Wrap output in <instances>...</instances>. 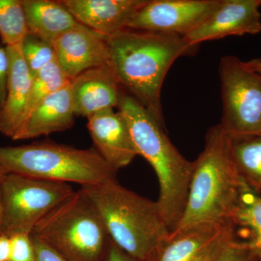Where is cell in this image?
<instances>
[{"label":"cell","mask_w":261,"mask_h":261,"mask_svg":"<svg viewBox=\"0 0 261 261\" xmlns=\"http://www.w3.org/2000/svg\"><path fill=\"white\" fill-rule=\"evenodd\" d=\"M57 59L33 76L25 118L38 105L70 82Z\"/></svg>","instance_id":"obj_22"},{"label":"cell","mask_w":261,"mask_h":261,"mask_svg":"<svg viewBox=\"0 0 261 261\" xmlns=\"http://www.w3.org/2000/svg\"><path fill=\"white\" fill-rule=\"evenodd\" d=\"M6 171L5 169H3V168L0 166V215H1V210H2V192H1V181L2 178L4 176L5 173H6Z\"/></svg>","instance_id":"obj_31"},{"label":"cell","mask_w":261,"mask_h":261,"mask_svg":"<svg viewBox=\"0 0 261 261\" xmlns=\"http://www.w3.org/2000/svg\"><path fill=\"white\" fill-rule=\"evenodd\" d=\"M118 109L126 120L139 155L148 161L157 175V202L172 232L185 211L195 162L184 158L168 138L165 127L123 91Z\"/></svg>","instance_id":"obj_3"},{"label":"cell","mask_w":261,"mask_h":261,"mask_svg":"<svg viewBox=\"0 0 261 261\" xmlns=\"http://www.w3.org/2000/svg\"><path fill=\"white\" fill-rule=\"evenodd\" d=\"M31 235L35 247V261H68L42 240Z\"/></svg>","instance_id":"obj_27"},{"label":"cell","mask_w":261,"mask_h":261,"mask_svg":"<svg viewBox=\"0 0 261 261\" xmlns=\"http://www.w3.org/2000/svg\"><path fill=\"white\" fill-rule=\"evenodd\" d=\"M219 75L223 102L220 126L231 137L261 135V75L233 56L221 58Z\"/></svg>","instance_id":"obj_8"},{"label":"cell","mask_w":261,"mask_h":261,"mask_svg":"<svg viewBox=\"0 0 261 261\" xmlns=\"http://www.w3.org/2000/svg\"><path fill=\"white\" fill-rule=\"evenodd\" d=\"M260 6L261 0H221L210 16L184 38L189 45L197 47L200 43L228 36L258 34Z\"/></svg>","instance_id":"obj_11"},{"label":"cell","mask_w":261,"mask_h":261,"mask_svg":"<svg viewBox=\"0 0 261 261\" xmlns=\"http://www.w3.org/2000/svg\"><path fill=\"white\" fill-rule=\"evenodd\" d=\"M5 47L10 69L6 99L0 112V132L15 140L25 121L33 75L24 59L21 46Z\"/></svg>","instance_id":"obj_16"},{"label":"cell","mask_w":261,"mask_h":261,"mask_svg":"<svg viewBox=\"0 0 261 261\" xmlns=\"http://www.w3.org/2000/svg\"><path fill=\"white\" fill-rule=\"evenodd\" d=\"M75 116L89 117L119 105L121 86L109 64L92 68L70 80Z\"/></svg>","instance_id":"obj_14"},{"label":"cell","mask_w":261,"mask_h":261,"mask_svg":"<svg viewBox=\"0 0 261 261\" xmlns=\"http://www.w3.org/2000/svg\"><path fill=\"white\" fill-rule=\"evenodd\" d=\"M20 46L24 59L33 76L57 59L53 46L32 34H29Z\"/></svg>","instance_id":"obj_23"},{"label":"cell","mask_w":261,"mask_h":261,"mask_svg":"<svg viewBox=\"0 0 261 261\" xmlns=\"http://www.w3.org/2000/svg\"><path fill=\"white\" fill-rule=\"evenodd\" d=\"M231 222L234 226L237 237L250 242L261 254V195L243 181Z\"/></svg>","instance_id":"obj_20"},{"label":"cell","mask_w":261,"mask_h":261,"mask_svg":"<svg viewBox=\"0 0 261 261\" xmlns=\"http://www.w3.org/2000/svg\"><path fill=\"white\" fill-rule=\"evenodd\" d=\"M10 61L6 47L0 44V112L4 108L7 95Z\"/></svg>","instance_id":"obj_26"},{"label":"cell","mask_w":261,"mask_h":261,"mask_svg":"<svg viewBox=\"0 0 261 261\" xmlns=\"http://www.w3.org/2000/svg\"><path fill=\"white\" fill-rule=\"evenodd\" d=\"M105 261H140L130 256L118 248L111 240Z\"/></svg>","instance_id":"obj_28"},{"label":"cell","mask_w":261,"mask_h":261,"mask_svg":"<svg viewBox=\"0 0 261 261\" xmlns=\"http://www.w3.org/2000/svg\"><path fill=\"white\" fill-rule=\"evenodd\" d=\"M194 162L186 205L173 231L201 223L231 222L240 200L243 180L233 164L229 137L220 124L208 130L205 149Z\"/></svg>","instance_id":"obj_4"},{"label":"cell","mask_w":261,"mask_h":261,"mask_svg":"<svg viewBox=\"0 0 261 261\" xmlns=\"http://www.w3.org/2000/svg\"><path fill=\"white\" fill-rule=\"evenodd\" d=\"M109 65L121 87L165 127L161 89L171 65L197 47L183 36L127 29L107 37Z\"/></svg>","instance_id":"obj_1"},{"label":"cell","mask_w":261,"mask_h":261,"mask_svg":"<svg viewBox=\"0 0 261 261\" xmlns=\"http://www.w3.org/2000/svg\"><path fill=\"white\" fill-rule=\"evenodd\" d=\"M228 137L238 174L247 186L261 195V135Z\"/></svg>","instance_id":"obj_19"},{"label":"cell","mask_w":261,"mask_h":261,"mask_svg":"<svg viewBox=\"0 0 261 261\" xmlns=\"http://www.w3.org/2000/svg\"><path fill=\"white\" fill-rule=\"evenodd\" d=\"M81 188L97 207L112 243L137 260L154 261L171 233L157 201L125 188L116 178Z\"/></svg>","instance_id":"obj_2"},{"label":"cell","mask_w":261,"mask_h":261,"mask_svg":"<svg viewBox=\"0 0 261 261\" xmlns=\"http://www.w3.org/2000/svg\"><path fill=\"white\" fill-rule=\"evenodd\" d=\"M29 34L22 0H0V37L6 47L21 45Z\"/></svg>","instance_id":"obj_21"},{"label":"cell","mask_w":261,"mask_h":261,"mask_svg":"<svg viewBox=\"0 0 261 261\" xmlns=\"http://www.w3.org/2000/svg\"><path fill=\"white\" fill-rule=\"evenodd\" d=\"M10 240L9 261H35V247L31 233H17Z\"/></svg>","instance_id":"obj_25"},{"label":"cell","mask_w":261,"mask_h":261,"mask_svg":"<svg viewBox=\"0 0 261 261\" xmlns=\"http://www.w3.org/2000/svg\"><path fill=\"white\" fill-rule=\"evenodd\" d=\"M70 184L45 181L13 173L2 178L0 233H32L38 223L73 193Z\"/></svg>","instance_id":"obj_7"},{"label":"cell","mask_w":261,"mask_h":261,"mask_svg":"<svg viewBox=\"0 0 261 261\" xmlns=\"http://www.w3.org/2000/svg\"><path fill=\"white\" fill-rule=\"evenodd\" d=\"M0 166L7 173L82 187L99 185L116 173L94 147L79 149L51 141L0 147Z\"/></svg>","instance_id":"obj_5"},{"label":"cell","mask_w":261,"mask_h":261,"mask_svg":"<svg viewBox=\"0 0 261 261\" xmlns=\"http://www.w3.org/2000/svg\"><path fill=\"white\" fill-rule=\"evenodd\" d=\"M22 3L29 34L51 45L80 23L61 1L22 0Z\"/></svg>","instance_id":"obj_18"},{"label":"cell","mask_w":261,"mask_h":261,"mask_svg":"<svg viewBox=\"0 0 261 261\" xmlns=\"http://www.w3.org/2000/svg\"><path fill=\"white\" fill-rule=\"evenodd\" d=\"M247 63L252 70L261 75V59H253L247 61Z\"/></svg>","instance_id":"obj_30"},{"label":"cell","mask_w":261,"mask_h":261,"mask_svg":"<svg viewBox=\"0 0 261 261\" xmlns=\"http://www.w3.org/2000/svg\"><path fill=\"white\" fill-rule=\"evenodd\" d=\"M107 37L79 23L55 41L57 61L70 80L87 70L109 64Z\"/></svg>","instance_id":"obj_12"},{"label":"cell","mask_w":261,"mask_h":261,"mask_svg":"<svg viewBox=\"0 0 261 261\" xmlns=\"http://www.w3.org/2000/svg\"><path fill=\"white\" fill-rule=\"evenodd\" d=\"M234 233L231 222L201 223L173 231L154 261H212Z\"/></svg>","instance_id":"obj_10"},{"label":"cell","mask_w":261,"mask_h":261,"mask_svg":"<svg viewBox=\"0 0 261 261\" xmlns=\"http://www.w3.org/2000/svg\"><path fill=\"white\" fill-rule=\"evenodd\" d=\"M212 261H261L260 252L236 233L220 248Z\"/></svg>","instance_id":"obj_24"},{"label":"cell","mask_w":261,"mask_h":261,"mask_svg":"<svg viewBox=\"0 0 261 261\" xmlns=\"http://www.w3.org/2000/svg\"><path fill=\"white\" fill-rule=\"evenodd\" d=\"M32 234L68 261H105L111 243L99 211L82 188L46 215Z\"/></svg>","instance_id":"obj_6"},{"label":"cell","mask_w":261,"mask_h":261,"mask_svg":"<svg viewBox=\"0 0 261 261\" xmlns=\"http://www.w3.org/2000/svg\"><path fill=\"white\" fill-rule=\"evenodd\" d=\"M77 21L109 37L125 30L148 0H63Z\"/></svg>","instance_id":"obj_15"},{"label":"cell","mask_w":261,"mask_h":261,"mask_svg":"<svg viewBox=\"0 0 261 261\" xmlns=\"http://www.w3.org/2000/svg\"><path fill=\"white\" fill-rule=\"evenodd\" d=\"M87 119L94 148L116 172L139 155L126 120L119 111L106 110Z\"/></svg>","instance_id":"obj_13"},{"label":"cell","mask_w":261,"mask_h":261,"mask_svg":"<svg viewBox=\"0 0 261 261\" xmlns=\"http://www.w3.org/2000/svg\"><path fill=\"white\" fill-rule=\"evenodd\" d=\"M10 253V238L0 233V261H9Z\"/></svg>","instance_id":"obj_29"},{"label":"cell","mask_w":261,"mask_h":261,"mask_svg":"<svg viewBox=\"0 0 261 261\" xmlns=\"http://www.w3.org/2000/svg\"><path fill=\"white\" fill-rule=\"evenodd\" d=\"M70 81L29 113L15 140H29L69 129L75 123Z\"/></svg>","instance_id":"obj_17"},{"label":"cell","mask_w":261,"mask_h":261,"mask_svg":"<svg viewBox=\"0 0 261 261\" xmlns=\"http://www.w3.org/2000/svg\"><path fill=\"white\" fill-rule=\"evenodd\" d=\"M221 0H148L129 29L185 36L210 16Z\"/></svg>","instance_id":"obj_9"}]
</instances>
